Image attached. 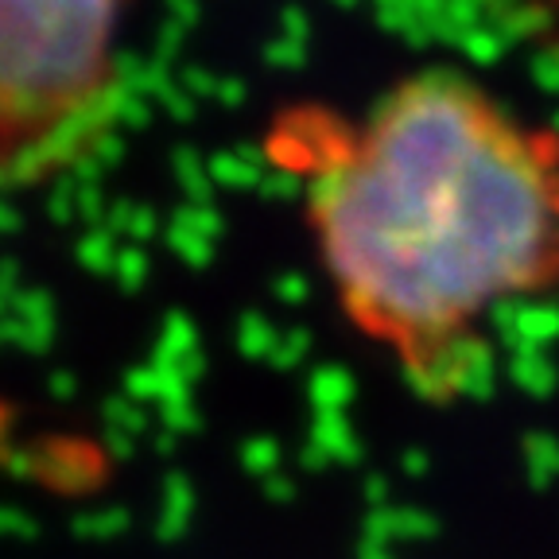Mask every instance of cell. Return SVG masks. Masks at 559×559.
<instances>
[{
    "label": "cell",
    "mask_w": 559,
    "mask_h": 559,
    "mask_svg": "<svg viewBox=\"0 0 559 559\" xmlns=\"http://www.w3.org/2000/svg\"><path fill=\"white\" fill-rule=\"evenodd\" d=\"M292 156L342 311L431 401L481 373L489 314L559 288V144L459 70L408 74Z\"/></svg>",
    "instance_id": "6da1fadb"
},
{
    "label": "cell",
    "mask_w": 559,
    "mask_h": 559,
    "mask_svg": "<svg viewBox=\"0 0 559 559\" xmlns=\"http://www.w3.org/2000/svg\"><path fill=\"white\" fill-rule=\"evenodd\" d=\"M121 0H0V179L44 183L102 144L121 105Z\"/></svg>",
    "instance_id": "7a4b0ae2"
}]
</instances>
